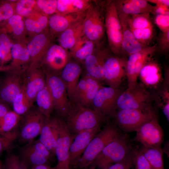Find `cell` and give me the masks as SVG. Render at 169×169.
Masks as SVG:
<instances>
[{
	"label": "cell",
	"mask_w": 169,
	"mask_h": 169,
	"mask_svg": "<svg viewBox=\"0 0 169 169\" xmlns=\"http://www.w3.org/2000/svg\"><path fill=\"white\" fill-rule=\"evenodd\" d=\"M105 117L92 108L71 104L64 120L73 136L80 132L100 126Z\"/></svg>",
	"instance_id": "6da1fadb"
},
{
	"label": "cell",
	"mask_w": 169,
	"mask_h": 169,
	"mask_svg": "<svg viewBox=\"0 0 169 169\" xmlns=\"http://www.w3.org/2000/svg\"><path fill=\"white\" fill-rule=\"evenodd\" d=\"M120 134L115 125H107L92 140L77 162L72 169L89 167L103 149L117 139Z\"/></svg>",
	"instance_id": "7a4b0ae2"
},
{
	"label": "cell",
	"mask_w": 169,
	"mask_h": 169,
	"mask_svg": "<svg viewBox=\"0 0 169 169\" xmlns=\"http://www.w3.org/2000/svg\"><path fill=\"white\" fill-rule=\"evenodd\" d=\"M133 149L128 135L120 134L103 149L91 165L99 169H106L121 161Z\"/></svg>",
	"instance_id": "3957f363"
},
{
	"label": "cell",
	"mask_w": 169,
	"mask_h": 169,
	"mask_svg": "<svg viewBox=\"0 0 169 169\" xmlns=\"http://www.w3.org/2000/svg\"><path fill=\"white\" fill-rule=\"evenodd\" d=\"M113 115L118 126L125 132L136 131L143 124L156 115L151 107L118 110Z\"/></svg>",
	"instance_id": "277c9868"
},
{
	"label": "cell",
	"mask_w": 169,
	"mask_h": 169,
	"mask_svg": "<svg viewBox=\"0 0 169 169\" xmlns=\"http://www.w3.org/2000/svg\"><path fill=\"white\" fill-rule=\"evenodd\" d=\"M56 134V144L55 155L57 164L55 169H71L69 161V150L71 135L64 120L53 118Z\"/></svg>",
	"instance_id": "5b68a950"
},
{
	"label": "cell",
	"mask_w": 169,
	"mask_h": 169,
	"mask_svg": "<svg viewBox=\"0 0 169 169\" xmlns=\"http://www.w3.org/2000/svg\"><path fill=\"white\" fill-rule=\"evenodd\" d=\"M150 94L144 85L138 83L121 92L116 104L118 110L144 109L151 107Z\"/></svg>",
	"instance_id": "8992f818"
},
{
	"label": "cell",
	"mask_w": 169,
	"mask_h": 169,
	"mask_svg": "<svg viewBox=\"0 0 169 169\" xmlns=\"http://www.w3.org/2000/svg\"><path fill=\"white\" fill-rule=\"evenodd\" d=\"M104 24L111 50L114 53L119 54L122 49V31L116 4L113 2L106 8Z\"/></svg>",
	"instance_id": "52a82bcc"
},
{
	"label": "cell",
	"mask_w": 169,
	"mask_h": 169,
	"mask_svg": "<svg viewBox=\"0 0 169 169\" xmlns=\"http://www.w3.org/2000/svg\"><path fill=\"white\" fill-rule=\"evenodd\" d=\"M45 73L46 84L54 100V109L61 116L64 118L71 105L66 85L59 75Z\"/></svg>",
	"instance_id": "ba28073f"
},
{
	"label": "cell",
	"mask_w": 169,
	"mask_h": 169,
	"mask_svg": "<svg viewBox=\"0 0 169 169\" xmlns=\"http://www.w3.org/2000/svg\"><path fill=\"white\" fill-rule=\"evenodd\" d=\"M131 141L149 147L161 148L164 140L163 130L155 116L141 125Z\"/></svg>",
	"instance_id": "9c48e42d"
},
{
	"label": "cell",
	"mask_w": 169,
	"mask_h": 169,
	"mask_svg": "<svg viewBox=\"0 0 169 169\" xmlns=\"http://www.w3.org/2000/svg\"><path fill=\"white\" fill-rule=\"evenodd\" d=\"M101 82L86 73L80 79L71 104L91 107L93 100L99 89Z\"/></svg>",
	"instance_id": "30bf717a"
},
{
	"label": "cell",
	"mask_w": 169,
	"mask_h": 169,
	"mask_svg": "<svg viewBox=\"0 0 169 169\" xmlns=\"http://www.w3.org/2000/svg\"><path fill=\"white\" fill-rule=\"evenodd\" d=\"M17 137L22 142L27 143L40 135L45 117L37 109L30 110L24 115Z\"/></svg>",
	"instance_id": "8fae6325"
},
{
	"label": "cell",
	"mask_w": 169,
	"mask_h": 169,
	"mask_svg": "<svg viewBox=\"0 0 169 169\" xmlns=\"http://www.w3.org/2000/svg\"><path fill=\"white\" fill-rule=\"evenodd\" d=\"M156 48L157 45L155 44L151 46L145 47L140 52L129 55L125 67L128 88L133 87L138 84L137 79L141 69Z\"/></svg>",
	"instance_id": "7c38bea8"
},
{
	"label": "cell",
	"mask_w": 169,
	"mask_h": 169,
	"mask_svg": "<svg viewBox=\"0 0 169 169\" xmlns=\"http://www.w3.org/2000/svg\"><path fill=\"white\" fill-rule=\"evenodd\" d=\"M20 159L24 163L32 167L47 164L52 154L40 141L34 140L28 143L20 149Z\"/></svg>",
	"instance_id": "4fadbf2b"
},
{
	"label": "cell",
	"mask_w": 169,
	"mask_h": 169,
	"mask_svg": "<svg viewBox=\"0 0 169 169\" xmlns=\"http://www.w3.org/2000/svg\"><path fill=\"white\" fill-rule=\"evenodd\" d=\"M121 92L118 89L102 86L93 100L92 108L105 117L113 115L115 112L117 99Z\"/></svg>",
	"instance_id": "5bb4252c"
},
{
	"label": "cell",
	"mask_w": 169,
	"mask_h": 169,
	"mask_svg": "<svg viewBox=\"0 0 169 169\" xmlns=\"http://www.w3.org/2000/svg\"><path fill=\"white\" fill-rule=\"evenodd\" d=\"M84 35L89 40L97 41L103 37L105 31L102 17L99 9L90 6L86 11L83 21Z\"/></svg>",
	"instance_id": "9a60e30c"
},
{
	"label": "cell",
	"mask_w": 169,
	"mask_h": 169,
	"mask_svg": "<svg viewBox=\"0 0 169 169\" xmlns=\"http://www.w3.org/2000/svg\"><path fill=\"white\" fill-rule=\"evenodd\" d=\"M126 61L117 57H106L104 64L103 81L108 86L118 89L125 75Z\"/></svg>",
	"instance_id": "2e32d148"
},
{
	"label": "cell",
	"mask_w": 169,
	"mask_h": 169,
	"mask_svg": "<svg viewBox=\"0 0 169 169\" xmlns=\"http://www.w3.org/2000/svg\"><path fill=\"white\" fill-rule=\"evenodd\" d=\"M100 126H98L72 136L69 156L71 169L76 165L91 141L100 131Z\"/></svg>",
	"instance_id": "e0dca14e"
},
{
	"label": "cell",
	"mask_w": 169,
	"mask_h": 169,
	"mask_svg": "<svg viewBox=\"0 0 169 169\" xmlns=\"http://www.w3.org/2000/svg\"><path fill=\"white\" fill-rule=\"evenodd\" d=\"M69 55L66 49L57 44H54L47 49L42 61L46 66L45 73L59 75L69 62Z\"/></svg>",
	"instance_id": "ac0fdd59"
},
{
	"label": "cell",
	"mask_w": 169,
	"mask_h": 169,
	"mask_svg": "<svg viewBox=\"0 0 169 169\" xmlns=\"http://www.w3.org/2000/svg\"><path fill=\"white\" fill-rule=\"evenodd\" d=\"M24 78V89L25 94L32 104L38 93L46 85L45 72L37 67H29Z\"/></svg>",
	"instance_id": "d6986e66"
},
{
	"label": "cell",
	"mask_w": 169,
	"mask_h": 169,
	"mask_svg": "<svg viewBox=\"0 0 169 169\" xmlns=\"http://www.w3.org/2000/svg\"><path fill=\"white\" fill-rule=\"evenodd\" d=\"M21 75L10 73L5 78L0 89V97L2 100L13 103L21 92L24 85Z\"/></svg>",
	"instance_id": "ffe728a7"
},
{
	"label": "cell",
	"mask_w": 169,
	"mask_h": 169,
	"mask_svg": "<svg viewBox=\"0 0 169 169\" xmlns=\"http://www.w3.org/2000/svg\"><path fill=\"white\" fill-rule=\"evenodd\" d=\"M82 70L81 67L79 64L69 61L59 74L66 85L67 94L70 103L79 80Z\"/></svg>",
	"instance_id": "44dd1931"
},
{
	"label": "cell",
	"mask_w": 169,
	"mask_h": 169,
	"mask_svg": "<svg viewBox=\"0 0 169 169\" xmlns=\"http://www.w3.org/2000/svg\"><path fill=\"white\" fill-rule=\"evenodd\" d=\"M49 39L44 33L35 36L28 44L27 49L29 54L31 64L29 67L38 66V63L42 60L47 50Z\"/></svg>",
	"instance_id": "7402d4cb"
},
{
	"label": "cell",
	"mask_w": 169,
	"mask_h": 169,
	"mask_svg": "<svg viewBox=\"0 0 169 169\" xmlns=\"http://www.w3.org/2000/svg\"><path fill=\"white\" fill-rule=\"evenodd\" d=\"M122 31L121 48L129 55L136 54L144 47L135 38L126 20V15L118 14Z\"/></svg>",
	"instance_id": "603a6c76"
},
{
	"label": "cell",
	"mask_w": 169,
	"mask_h": 169,
	"mask_svg": "<svg viewBox=\"0 0 169 169\" xmlns=\"http://www.w3.org/2000/svg\"><path fill=\"white\" fill-rule=\"evenodd\" d=\"M107 57L104 53H94L88 56L84 63L86 73L102 82L104 74V64Z\"/></svg>",
	"instance_id": "cb8c5ba5"
},
{
	"label": "cell",
	"mask_w": 169,
	"mask_h": 169,
	"mask_svg": "<svg viewBox=\"0 0 169 169\" xmlns=\"http://www.w3.org/2000/svg\"><path fill=\"white\" fill-rule=\"evenodd\" d=\"M11 50L13 60L7 70L10 73L22 75L25 70L24 66L30 61V58L28 50L18 44H13Z\"/></svg>",
	"instance_id": "d4e9b609"
},
{
	"label": "cell",
	"mask_w": 169,
	"mask_h": 169,
	"mask_svg": "<svg viewBox=\"0 0 169 169\" xmlns=\"http://www.w3.org/2000/svg\"><path fill=\"white\" fill-rule=\"evenodd\" d=\"M82 15L78 13L54 14L48 19V24L53 31L62 33L74 24L81 21Z\"/></svg>",
	"instance_id": "484cf974"
},
{
	"label": "cell",
	"mask_w": 169,
	"mask_h": 169,
	"mask_svg": "<svg viewBox=\"0 0 169 169\" xmlns=\"http://www.w3.org/2000/svg\"><path fill=\"white\" fill-rule=\"evenodd\" d=\"M39 135L40 141L52 155H55L56 134L53 118L45 117Z\"/></svg>",
	"instance_id": "4316f807"
},
{
	"label": "cell",
	"mask_w": 169,
	"mask_h": 169,
	"mask_svg": "<svg viewBox=\"0 0 169 169\" xmlns=\"http://www.w3.org/2000/svg\"><path fill=\"white\" fill-rule=\"evenodd\" d=\"M84 35L83 21H81L61 33L59 38L60 45L65 49H71L78 40Z\"/></svg>",
	"instance_id": "83f0119b"
},
{
	"label": "cell",
	"mask_w": 169,
	"mask_h": 169,
	"mask_svg": "<svg viewBox=\"0 0 169 169\" xmlns=\"http://www.w3.org/2000/svg\"><path fill=\"white\" fill-rule=\"evenodd\" d=\"M139 77L142 84L147 86L157 85L161 78L160 69L154 62H147L141 69Z\"/></svg>",
	"instance_id": "f1b7e54d"
},
{
	"label": "cell",
	"mask_w": 169,
	"mask_h": 169,
	"mask_svg": "<svg viewBox=\"0 0 169 169\" xmlns=\"http://www.w3.org/2000/svg\"><path fill=\"white\" fill-rule=\"evenodd\" d=\"M90 1L87 0H58L57 10L59 13L83 14L91 6Z\"/></svg>",
	"instance_id": "f546056e"
},
{
	"label": "cell",
	"mask_w": 169,
	"mask_h": 169,
	"mask_svg": "<svg viewBox=\"0 0 169 169\" xmlns=\"http://www.w3.org/2000/svg\"><path fill=\"white\" fill-rule=\"evenodd\" d=\"M94 42L84 35L77 41L71 49V55L76 60L81 62L94 53Z\"/></svg>",
	"instance_id": "4dcf8cb0"
},
{
	"label": "cell",
	"mask_w": 169,
	"mask_h": 169,
	"mask_svg": "<svg viewBox=\"0 0 169 169\" xmlns=\"http://www.w3.org/2000/svg\"><path fill=\"white\" fill-rule=\"evenodd\" d=\"M35 100L38 109L46 117L49 118L54 109V100L50 91L47 84L37 94Z\"/></svg>",
	"instance_id": "1f68e13d"
},
{
	"label": "cell",
	"mask_w": 169,
	"mask_h": 169,
	"mask_svg": "<svg viewBox=\"0 0 169 169\" xmlns=\"http://www.w3.org/2000/svg\"><path fill=\"white\" fill-rule=\"evenodd\" d=\"M21 116L9 111L0 118V135L10 136L17 135L16 128L21 120Z\"/></svg>",
	"instance_id": "d6a6232c"
},
{
	"label": "cell",
	"mask_w": 169,
	"mask_h": 169,
	"mask_svg": "<svg viewBox=\"0 0 169 169\" xmlns=\"http://www.w3.org/2000/svg\"><path fill=\"white\" fill-rule=\"evenodd\" d=\"M151 169H164L161 148L149 147L142 146L140 148Z\"/></svg>",
	"instance_id": "836d02e7"
},
{
	"label": "cell",
	"mask_w": 169,
	"mask_h": 169,
	"mask_svg": "<svg viewBox=\"0 0 169 169\" xmlns=\"http://www.w3.org/2000/svg\"><path fill=\"white\" fill-rule=\"evenodd\" d=\"M126 20L130 29H141L153 26L149 13L131 15V17L126 15Z\"/></svg>",
	"instance_id": "e575fe53"
},
{
	"label": "cell",
	"mask_w": 169,
	"mask_h": 169,
	"mask_svg": "<svg viewBox=\"0 0 169 169\" xmlns=\"http://www.w3.org/2000/svg\"><path fill=\"white\" fill-rule=\"evenodd\" d=\"M121 2L119 6L122 12L121 13L133 15L147 13L143 8V3L141 0H127Z\"/></svg>",
	"instance_id": "d590c367"
},
{
	"label": "cell",
	"mask_w": 169,
	"mask_h": 169,
	"mask_svg": "<svg viewBox=\"0 0 169 169\" xmlns=\"http://www.w3.org/2000/svg\"><path fill=\"white\" fill-rule=\"evenodd\" d=\"M12 104L14 111L20 115H24L30 110L32 104L25 94L24 85L22 91Z\"/></svg>",
	"instance_id": "8d00e7d4"
},
{
	"label": "cell",
	"mask_w": 169,
	"mask_h": 169,
	"mask_svg": "<svg viewBox=\"0 0 169 169\" xmlns=\"http://www.w3.org/2000/svg\"><path fill=\"white\" fill-rule=\"evenodd\" d=\"M48 24V19L45 15H41L36 20L27 19L24 22V25L28 31L36 33L41 32Z\"/></svg>",
	"instance_id": "74e56055"
},
{
	"label": "cell",
	"mask_w": 169,
	"mask_h": 169,
	"mask_svg": "<svg viewBox=\"0 0 169 169\" xmlns=\"http://www.w3.org/2000/svg\"><path fill=\"white\" fill-rule=\"evenodd\" d=\"M133 169H151L144 154L137 146L132 151Z\"/></svg>",
	"instance_id": "f35d334b"
},
{
	"label": "cell",
	"mask_w": 169,
	"mask_h": 169,
	"mask_svg": "<svg viewBox=\"0 0 169 169\" xmlns=\"http://www.w3.org/2000/svg\"><path fill=\"white\" fill-rule=\"evenodd\" d=\"M130 29L136 39L143 46L150 41L153 36V26L144 28Z\"/></svg>",
	"instance_id": "ab89813d"
},
{
	"label": "cell",
	"mask_w": 169,
	"mask_h": 169,
	"mask_svg": "<svg viewBox=\"0 0 169 169\" xmlns=\"http://www.w3.org/2000/svg\"><path fill=\"white\" fill-rule=\"evenodd\" d=\"M8 21L15 35L19 36L22 34L24 30V24L21 16L18 14H14Z\"/></svg>",
	"instance_id": "60d3db41"
},
{
	"label": "cell",
	"mask_w": 169,
	"mask_h": 169,
	"mask_svg": "<svg viewBox=\"0 0 169 169\" xmlns=\"http://www.w3.org/2000/svg\"><path fill=\"white\" fill-rule=\"evenodd\" d=\"M36 2L32 0H21L18 1L16 6V10L18 14L25 16L32 11Z\"/></svg>",
	"instance_id": "b9f144b4"
},
{
	"label": "cell",
	"mask_w": 169,
	"mask_h": 169,
	"mask_svg": "<svg viewBox=\"0 0 169 169\" xmlns=\"http://www.w3.org/2000/svg\"><path fill=\"white\" fill-rule=\"evenodd\" d=\"M38 7L46 15H51L57 10V0H38L36 2Z\"/></svg>",
	"instance_id": "7bdbcfd3"
},
{
	"label": "cell",
	"mask_w": 169,
	"mask_h": 169,
	"mask_svg": "<svg viewBox=\"0 0 169 169\" xmlns=\"http://www.w3.org/2000/svg\"><path fill=\"white\" fill-rule=\"evenodd\" d=\"M5 168V169H27L25 164L20 158L14 154L7 158Z\"/></svg>",
	"instance_id": "ee69618b"
},
{
	"label": "cell",
	"mask_w": 169,
	"mask_h": 169,
	"mask_svg": "<svg viewBox=\"0 0 169 169\" xmlns=\"http://www.w3.org/2000/svg\"><path fill=\"white\" fill-rule=\"evenodd\" d=\"M13 44L6 34H0V53L1 59L3 60L6 59Z\"/></svg>",
	"instance_id": "f6af8a7d"
},
{
	"label": "cell",
	"mask_w": 169,
	"mask_h": 169,
	"mask_svg": "<svg viewBox=\"0 0 169 169\" xmlns=\"http://www.w3.org/2000/svg\"><path fill=\"white\" fill-rule=\"evenodd\" d=\"M132 151L121 161L109 166L105 169H133Z\"/></svg>",
	"instance_id": "bcb514c9"
},
{
	"label": "cell",
	"mask_w": 169,
	"mask_h": 169,
	"mask_svg": "<svg viewBox=\"0 0 169 169\" xmlns=\"http://www.w3.org/2000/svg\"><path fill=\"white\" fill-rule=\"evenodd\" d=\"M155 23L162 32L169 31V14L156 15Z\"/></svg>",
	"instance_id": "7dc6e473"
},
{
	"label": "cell",
	"mask_w": 169,
	"mask_h": 169,
	"mask_svg": "<svg viewBox=\"0 0 169 169\" xmlns=\"http://www.w3.org/2000/svg\"><path fill=\"white\" fill-rule=\"evenodd\" d=\"M13 15V9L12 5L8 3L0 5V22L8 20Z\"/></svg>",
	"instance_id": "c3c4849f"
},
{
	"label": "cell",
	"mask_w": 169,
	"mask_h": 169,
	"mask_svg": "<svg viewBox=\"0 0 169 169\" xmlns=\"http://www.w3.org/2000/svg\"><path fill=\"white\" fill-rule=\"evenodd\" d=\"M17 137L16 134L10 136L0 135V154L4 151L9 149Z\"/></svg>",
	"instance_id": "681fc988"
},
{
	"label": "cell",
	"mask_w": 169,
	"mask_h": 169,
	"mask_svg": "<svg viewBox=\"0 0 169 169\" xmlns=\"http://www.w3.org/2000/svg\"><path fill=\"white\" fill-rule=\"evenodd\" d=\"M159 44L161 49L166 51L169 47V31L162 33L159 39Z\"/></svg>",
	"instance_id": "f907efd6"
},
{
	"label": "cell",
	"mask_w": 169,
	"mask_h": 169,
	"mask_svg": "<svg viewBox=\"0 0 169 169\" xmlns=\"http://www.w3.org/2000/svg\"><path fill=\"white\" fill-rule=\"evenodd\" d=\"M152 13L156 15L169 14V7L163 5H156L153 7Z\"/></svg>",
	"instance_id": "816d5d0a"
},
{
	"label": "cell",
	"mask_w": 169,
	"mask_h": 169,
	"mask_svg": "<svg viewBox=\"0 0 169 169\" xmlns=\"http://www.w3.org/2000/svg\"><path fill=\"white\" fill-rule=\"evenodd\" d=\"M149 2L154 3L156 5H163L169 7V1L168 0H151L147 1Z\"/></svg>",
	"instance_id": "f5cc1de1"
},
{
	"label": "cell",
	"mask_w": 169,
	"mask_h": 169,
	"mask_svg": "<svg viewBox=\"0 0 169 169\" xmlns=\"http://www.w3.org/2000/svg\"><path fill=\"white\" fill-rule=\"evenodd\" d=\"M9 111L5 105L0 102V118L4 116Z\"/></svg>",
	"instance_id": "db71d44e"
},
{
	"label": "cell",
	"mask_w": 169,
	"mask_h": 169,
	"mask_svg": "<svg viewBox=\"0 0 169 169\" xmlns=\"http://www.w3.org/2000/svg\"><path fill=\"white\" fill-rule=\"evenodd\" d=\"M31 169H55V168L51 167L47 164H43L33 166Z\"/></svg>",
	"instance_id": "11a10c76"
},
{
	"label": "cell",
	"mask_w": 169,
	"mask_h": 169,
	"mask_svg": "<svg viewBox=\"0 0 169 169\" xmlns=\"http://www.w3.org/2000/svg\"><path fill=\"white\" fill-rule=\"evenodd\" d=\"M97 169L94 166H92V165H90L89 167H88L86 168H81V169Z\"/></svg>",
	"instance_id": "9f6ffc18"
},
{
	"label": "cell",
	"mask_w": 169,
	"mask_h": 169,
	"mask_svg": "<svg viewBox=\"0 0 169 169\" xmlns=\"http://www.w3.org/2000/svg\"><path fill=\"white\" fill-rule=\"evenodd\" d=\"M0 169H1V164L0 162Z\"/></svg>",
	"instance_id": "6f0895ef"
},
{
	"label": "cell",
	"mask_w": 169,
	"mask_h": 169,
	"mask_svg": "<svg viewBox=\"0 0 169 169\" xmlns=\"http://www.w3.org/2000/svg\"><path fill=\"white\" fill-rule=\"evenodd\" d=\"M0 58H1V55L0 53Z\"/></svg>",
	"instance_id": "680465c9"
}]
</instances>
